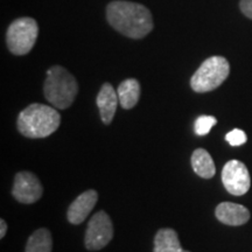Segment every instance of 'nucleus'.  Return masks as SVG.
Listing matches in <instances>:
<instances>
[{
	"label": "nucleus",
	"instance_id": "obj_1",
	"mask_svg": "<svg viewBox=\"0 0 252 252\" xmlns=\"http://www.w3.org/2000/svg\"><path fill=\"white\" fill-rule=\"evenodd\" d=\"M106 20L113 30L133 40L149 35L154 27L150 9L127 0H113L108 4Z\"/></svg>",
	"mask_w": 252,
	"mask_h": 252
},
{
	"label": "nucleus",
	"instance_id": "obj_2",
	"mask_svg": "<svg viewBox=\"0 0 252 252\" xmlns=\"http://www.w3.org/2000/svg\"><path fill=\"white\" fill-rule=\"evenodd\" d=\"M61 124V115L53 106L33 103L19 115L17 127L24 137L31 139L49 137Z\"/></svg>",
	"mask_w": 252,
	"mask_h": 252
},
{
	"label": "nucleus",
	"instance_id": "obj_3",
	"mask_svg": "<svg viewBox=\"0 0 252 252\" xmlns=\"http://www.w3.org/2000/svg\"><path fill=\"white\" fill-rule=\"evenodd\" d=\"M46 99L56 109H68L78 94V83L71 72L61 65H53L47 70L43 84Z\"/></svg>",
	"mask_w": 252,
	"mask_h": 252
},
{
	"label": "nucleus",
	"instance_id": "obj_4",
	"mask_svg": "<svg viewBox=\"0 0 252 252\" xmlns=\"http://www.w3.org/2000/svg\"><path fill=\"white\" fill-rule=\"evenodd\" d=\"M230 64L223 56H210L190 78V87L195 93H209L219 88L228 78Z\"/></svg>",
	"mask_w": 252,
	"mask_h": 252
},
{
	"label": "nucleus",
	"instance_id": "obj_5",
	"mask_svg": "<svg viewBox=\"0 0 252 252\" xmlns=\"http://www.w3.org/2000/svg\"><path fill=\"white\" fill-rule=\"evenodd\" d=\"M37 36H39V25L35 19L23 17L15 19L9 25L6 32V45L13 55H26L33 49Z\"/></svg>",
	"mask_w": 252,
	"mask_h": 252
},
{
	"label": "nucleus",
	"instance_id": "obj_6",
	"mask_svg": "<svg viewBox=\"0 0 252 252\" xmlns=\"http://www.w3.org/2000/svg\"><path fill=\"white\" fill-rule=\"evenodd\" d=\"M113 238V224L110 216L103 210L91 217L86 230L84 244L89 251L105 248Z\"/></svg>",
	"mask_w": 252,
	"mask_h": 252
},
{
	"label": "nucleus",
	"instance_id": "obj_7",
	"mask_svg": "<svg viewBox=\"0 0 252 252\" xmlns=\"http://www.w3.org/2000/svg\"><path fill=\"white\" fill-rule=\"evenodd\" d=\"M222 182L231 195L242 196L247 194L251 186L248 167L239 160H230L222 169Z\"/></svg>",
	"mask_w": 252,
	"mask_h": 252
},
{
	"label": "nucleus",
	"instance_id": "obj_8",
	"mask_svg": "<svg viewBox=\"0 0 252 252\" xmlns=\"http://www.w3.org/2000/svg\"><path fill=\"white\" fill-rule=\"evenodd\" d=\"M42 194L43 187L35 174L24 171L15 175L12 195L18 202L32 204L39 201Z\"/></svg>",
	"mask_w": 252,
	"mask_h": 252
},
{
	"label": "nucleus",
	"instance_id": "obj_9",
	"mask_svg": "<svg viewBox=\"0 0 252 252\" xmlns=\"http://www.w3.org/2000/svg\"><path fill=\"white\" fill-rule=\"evenodd\" d=\"M97 201H98V194L94 189H89L78 195L68 208L67 219L69 222L75 225L83 223L96 206Z\"/></svg>",
	"mask_w": 252,
	"mask_h": 252
},
{
	"label": "nucleus",
	"instance_id": "obj_10",
	"mask_svg": "<svg viewBox=\"0 0 252 252\" xmlns=\"http://www.w3.org/2000/svg\"><path fill=\"white\" fill-rule=\"evenodd\" d=\"M216 219L220 223L230 226L243 225L250 220V212L242 204L222 202L215 209Z\"/></svg>",
	"mask_w": 252,
	"mask_h": 252
},
{
	"label": "nucleus",
	"instance_id": "obj_11",
	"mask_svg": "<svg viewBox=\"0 0 252 252\" xmlns=\"http://www.w3.org/2000/svg\"><path fill=\"white\" fill-rule=\"evenodd\" d=\"M97 106L99 109L100 118L105 125H110L115 117V113L117 111V106L119 103L118 94L116 93L112 84L104 83L100 88L96 98Z\"/></svg>",
	"mask_w": 252,
	"mask_h": 252
},
{
	"label": "nucleus",
	"instance_id": "obj_12",
	"mask_svg": "<svg viewBox=\"0 0 252 252\" xmlns=\"http://www.w3.org/2000/svg\"><path fill=\"white\" fill-rule=\"evenodd\" d=\"M117 94L119 104L123 109L134 108L140 98V83L135 78H127L119 84Z\"/></svg>",
	"mask_w": 252,
	"mask_h": 252
},
{
	"label": "nucleus",
	"instance_id": "obj_13",
	"mask_svg": "<svg viewBox=\"0 0 252 252\" xmlns=\"http://www.w3.org/2000/svg\"><path fill=\"white\" fill-rule=\"evenodd\" d=\"M153 252H189L181 248L178 232L171 228L160 229L154 237Z\"/></svg>",
	"mask_w": 252,
	"mask_h": 252
},
{
	"label": "nucleus",
	"instance_id": "obj_14",
	"mask_svg": "<svg viewBox=\"0 0 252 252\" xmlns=\"http://www.w3.org/2000/svg\"><path fill=\"white\" fill-rule=\"evenodd\" d=\"M191 167L198 176L203 179H212L216 173V167L209 152L204 149L195 150L190 158Z\"/></svg>",
	"mask_w": 252,
	"mask_h": 252
},
{
	"label": "nucleus",
	"instance_id": "obj_15",
	"mask_svg": "<svg viewBox=\"0 0 252 252\" xmlns=\"http://www.w3.org/2000/svg\"><path fill=\"white\" fill-rule=\"evenodd\" d=\"M53 238L48 229H37L28 238L25 252H52Z\"/></svg>",
	"mask_w": 252,
	"mask_h": 252
},
{
	"label": "nucleus",
	"instance_id": "obj_16",
	"mask_svg": "<svg viewBox=\"0 0 252 252\" xmlns=\"http://www.w3.org/2000/svg\"><path fill=\"white\" fill-rule=\"evenodd\" d=\"M217 124V119L213 116H200L194 124L195 133L197 135H206Z\"/></svg>",
	"mask_w": 252,
	"mask_h": 252
},
{
	"label": "nucleus",
	"instance_id": "obj_17",
	"mask_svg": "<svg viewBox=\"0 0 252 252\" xmlns=\"http://www.w3.org/2000/svg\"><path fill=\"white\" fill-rule=\"evenodd\" d=\"M225 140L228 141L231 146H241V145H244L247 143L248 137L243 130L235 128V130L230 131L229 133H226Z\"/></svg>",
	"mask_w": 252,
	"mask_h": 252
},
{
	"label": "nucleus",
	"instance_id": "obj_18",
	"mask_svg": "<svg viewBox=\"0 0 252 252\" xmlns=\"http://www.w3.org/2000/svg\"><path fill=\"white\" fill-rule=\"evenodd\" d=\"M239 8L245 17L252 20V0H241Z\"/></svg>",
	"mask_w": 252,
	"mask_h": 252
},
{
	"label": "nucleus",
	"instance_id": "obj_19",
	"mask_svg": "<svg viewBox=\"0 0 252 252\" xmlns=\"http://www.w3.org/2000/svg\"><path fill=\"white\" fill-rule=\"evenodd\" d=\"M6 232H7V223L5 220H0V238H4Z\"/></svg>",
	"mask_w": 252,
	"mask_h": 252
}]
</instances>
